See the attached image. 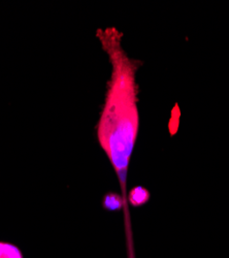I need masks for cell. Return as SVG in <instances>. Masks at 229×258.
I'll return each mask as SVG.
<instances>
[{"label": "cell", "instance_id": "cell-3", "mask_svg": "<svg viewBox=\"0 0 229 258\" xmlns=\"http://www.w3.org/2000/svg\"><path fill=\"white\" fill-rule=\"evenodd\" d=\"M103 208L109 211H118L123 208L124 210V201L121 196L116 193H109L103 198Z\"/></svg>", "mask_w": 229, "mask_h": 258}, {"label": "cell", "instance_id": "cell-5", "mask_svg": "<svg viewBox=\"0 0 229 258\" xmlns=\"http://www.w3.org/2000/svg\"><path fill=\"white\" fill-rule=\"evenodd\" d=\"M180 116H181V113H180V110H179V105L176 104V105H175V109H174L173 112H172V118H171V121H170V124H169L170 133H171V135H173V136L177 133L178 128H179Z\"/></svg>", "mask_w": 229, "mask_h": 258}, {"label": "cell", "instance_id": "cell-4", "mask_svg": "<svg viewBox=\"0 0 229 258\" xmlns=\"http://www.w3.org/2000/svg\"><path fill=\"white\" fill-rule=\"evenodd\" d=\"M0 258H23V255L15 245L0 242Z\"/></svg>", "mask_w": 229, "mask_h": 258}, {"label": "cell", "instance_id": "cell-6", "mask_svg": "<svg viewBox=\"0 0 229 258\" xmlns=\"http://www.w3.org/2000/svg\"><path fill=\"white\" fill-rule=\"evenodd\" d=\"M131 258H133V257H131Z\"/></svg>", "mask_w": 229, "mask_h": 258}, {"label": "cell", "instance_id": "cell-2", "mask_svg": "<svg viewBox=\"0 0 229 258\" xmlns=\"http://www.w3.org/2000/svg\"><path fill=\"white\" fill-rule=\"evenodd\" d=\"M150 199L149 191L143 188L142 186H137L131 189L129 195L127 196V200L130 205L133 207H139L144 205Z\"/></svg>", "mask_w": 229, "mask_h": 258}, {"label": "cell", "instance_id": "cell-1", "mask_svg": "<svg viewBox=\"0 0 229 258\" xmlns=\"http://www.w3.org/2000/svg\"><path fill=\"white\" fill-rule=\"evenodd\" d=\"M96 33L113 68L105 105L97 124V139L117 173L124 201L126 229L130 231L127 170L138 134V86L135 74L141 62L127 56L121 46L122 33L116 28L98 29Z\"/></svg>", "mask_w": 229, "mask_h": 258}]
</instances>
